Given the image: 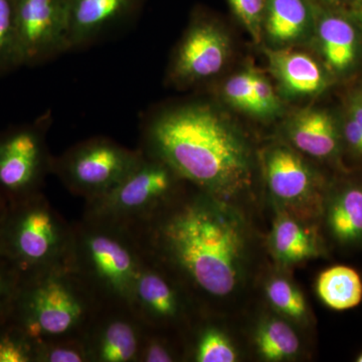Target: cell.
I'll return each mask as SVG.
<instances>
[{
    "instance_id": "5bb4252c",
    "label": "cell",
    "mask_w": 362,
    "mask_h": 362,
    "mask_svg": "<svg viewBox=\"0 0 362 362\" xmlns=\"http://www.w3.org/2000/svg\"><path fill=\"white\" fill-rule=\"evenodd\" d=\"M311 42L319 59L337 81L356 75L362 65V28L349 13L314 4Z\"/></svg>"
},
{
    "instance_id": "2e32d148",
    "label": "cell",
    "mask_w": 362,
    "mask_h": 362,
    "mask_svg": "<svg viewBox=\"0 0 362 362\" xmlns=\"http://www.w3.org/2000/svg\"><path fill=\"white\" fill-rule=\"evenodd\" d=\"M269 70L286 100L321 96L337 82L322 62L296 47H264Z\"/></svg>"
},
{
    "instance_id": "1f68e13d",
    "label": "cell",
    "mask_w": 362,
    "mask_h": 362,
    "mask_svg": "<svg viewBox=\"0 0 362 362\" xmlns=\"http://www.w3.org/2000/svg\"><path fill=\"white\" fill-rule=\"evenodd\" d=\"M235 18L246 28L255 44L263 42L266 0H228Z\"/></svg>"
},
{
    "instance_id": "8992f818",
    "label": "cell",
    "mask_w": 362,
    "mask_h": 362,
    "mask_svg": "<svg viewBox=\"0 0 362 362\" xmlns=\"http://www.w3.org/2000/svg\"><path fill=\"white\" fill-rule=\"evenodd\" d=\"M71 240V223L42 192L7 206L0 252L21 272L66 264Z\"/></svg>"
},
{
    "instance_id": "603a6c76",
    "label": "cell",
    "mask_w": 362,
    "mask_h": 362,
    "mask_svg": "<svg viewBox=\"0 0 362 362\" xmlns=\"http://www.w3.org/2000/svg\"><path fill=\"white\" fill-rule=\"evenodd\" d=\"M199 327L189 328L185 334L188 339L187 357L195 362H235L238 351L230 338L216 326L197 324Z\"/></svg>"
},
{
    "instance_id": "3957f363",
    "label": "cell",
    "mask_w": 362,
    "mask_h": 362,
    "mask_svg": "<svg viewBox=\"0 0 362 362\" xmlns=\"http://www.w3.org/2000/svg\"><path fill=\"white\" fill-rule=\"evenodd\" d=\"M101 306L77 274L64 264L21 272L8 321L35 341L83 337Z\"/></svg>"
},
{
    "instance_id": "83f0119b",
    "label": "cell",
    "mask_w": 362,
    "mask_h": 362,
    "mask_svg": "<svg viewBox=\"0 0 362 362\" xmlns=\"http://www.w3.org/2000/svg\"><path fill=\"white\" fill-rule=\"evenodd\" d=\"M35 362H90L83 337L35 341Z\"/></svg>"
},
{
    "instance_id": "8d00e7d4",
    "label": "cell",
    "mask_w": 362,
    "mask_h": 362,
    "mask_svg": "<svg viewBox=\"0 0 362 362\" xmlns=\"http://www.w3.org/2000/svg\"><path fill=\"white\" fill-rule=\"evenodd\" d=\"M356 361H357V362H362V354H359V356H357Z\"/></svg>"
},
{
    "instance_id": "d4e9b609",
    "label": "cell",
    "mask_w": 362,
    "mask_h": 362,
    "mask_svg": "<svg viewBox=\"0 0 362 362\" xmlns=\"http://www.w3.org/2000/svg\"><path fill=\"white\" fill-rule=\"evenodd\" d=\"M185 335L144 326L137 362H175L187 357Z\"/></svg>"
},
{
    "instance_id": "ffe728a7",
    "label": "cell",
    "mask_w": 362,
    "mask_h": 362,
    "mask_svg": "<svg viewBox=\"0 0 362 362\" xmlns=\"http://www.w3.org/2000/svg\"><path fill=\"white\" fill-rule=\"evenodd\" d=\"M299 218L281 209L274 221L272 251L275 258L284 265H296L317 258L324 252L318 233Z\"/></svg>"
},
{
    "instance_id": "8fae6325",
    "label": "cell",
    "mask_w": 362,
    "mask_h": 362,
    "mask_svg": "<svg viewBox=\"0 0 362 362\" xmlns=\"http://www.w3.org/2000/svg\"><path fill=\"white\" fill-rule=\"evenodd\" d=\"M14 20L23 66L71 51L68 0H14Z\"/></svg>"
},
{
    "instance_id": "30bf717a",
    "label": "cell",
    "mask_w": 362,
    "mask_h": 362,
    "mask_svg": "<svg viewBox=\"0 0 362 362\" xmlns=\"http://www.w3.org/2000/svg\"><path fill=\"white\" fill-rule=\"evenodd\" d=\"M267 188L283 211L298 218L313 216L326 197L325 180L297 150L273 144L262 154Z\"/></svg>"
},
{
    "instance_id": "7402d4cb",
    "label": "cell",
    "mask_w": 362,
    "mask_h": 362,
    "mask_svg": "<svg viewBox=\"0 0 362 362\" xmlns=\"http://www.w3.org/2000/svg\"><path fill=\"white\" fill-rule=\"evenodd\" d=\"M258 354L267 361H290L300 350V340L290 324L270 317L259 324L255 333Z\"/></svg>"
},
{
    "instance_id": "d6986e66",
    "label": "cell",
    "mask_w": 362,
    "mask_h": 362,
    "mask_svg": "<svg viewBox=\"0 0 362 362\" xmlns=\"http://www.w3.org/2000/svg\"><path fill=\"white\" fill-rule=\"evenodd\" d=\"M136 0H68L71 49L96 40L128 16Z\"/></svg>"
},
{
    "instance_id": "836d02e7",
    "label": "cell",
    "mask_w": 362,
    "mask_h": 362,
    "mask_svg": "<svg viewBox=\"0 0 362 362\" xmlns=\"http://www.w3.org/2000/svg\"><path fill=\"white\" fill-rule=\"evenodd\" d=\"M314 4L332 11L351 14L358 0H311Z\"/></svg>"
},
{
    "instance_id": "4fadbf2b",
    "label": "cell",
    "mask_w": 362,
    "mask_h": 362,
    "mask_svg": "<svg viewBox=\"0 0 362 362\" xmlns=\"http://www.w3.org/2000/svg\"><path fill=\"white\" fill-rule=\"evenodd\" d=\"M143 331L128 304L102 305L83 337L90 362H137Z\"/></svg>"
},
{
    "instance_id": "ac0fdd59",
    "label": "cell",
    "mask_w": 362,
    "mask_h": 362,
    "mask_svg": "<svg viewBox=\"0 0 362 362\" xmlns=\"http://www.w3.org/2000/svg\"><path fill=\"white\" fill-rule=\"evenodd\" d=\"M324 204L333 240L344 247L362 246V181L337 183L326 194Z\"/></svg>"
},
{
    "instance_id": "d590c367",
    "label": "cell",
    "mask_w": 362,
    "mask_h": 362,
    "mask_svg": "<svg viewBox=\"0 0 362 362\" xmlns=\"http://www.w3.org/2000/svg\"><path fill=\"white\" fill-rule=\"evenodd\" d=\"M7 206L0 201V237H1L2 226H4V216H6Z\"/></svg>"
},
{
    "instance_id": "e0dca14e",
    "label": "cell",
    "mask_w": 362,
    "mask_h": 362,
    "mask_svg": "<svg viewBox=\"0 0 362 362\" xmlns=\"http://www.w3.org/2000/svg\"><path fill=\"white\" fill-rule=\"evenodd\" d=\"M315 13L311 0H266L263 40L270 49L311 42Z\"/></svg>"
},
{
    "instance_id": "7c38bea8",
    "label": "cell",
    "mask_w": 362,
    "mask_h": 362,
    "mask_svg": "<svg viewBox=\"0 0 362 362\" xmlns=\"http://www.w3.org/2000/svg\"><path fill=\"white\" fill-rule=\"evenodd\" d=\"M232 54V40L218 21L199 16L188 26L171 59L168 81L192 87L223 71Z\"/></svg>"
},
{
    "instance_id": "d6a6232c",
    "label": "cell",
    "mask_w": 362,
    "mask_h": 362,
    "mask_svg": "<svg viewBox=\"0 0 362 362\" xmlns=\"http://www.w3.org/2000/svg\"><path fill=\"white\" fill-rule=\"evenodd\" d=\"M21 272L18 266L0 252V324L8 320Z\"/></svg>"
},
{
    "instance_id": "9a60e30c",
    "label": "cell",
    "mask_w": 362,
    "mask_h": 362,
    "mask_svg": "<svg viewBox=\"0 0 362 362\" xmlns=\"http://www.w3.org/2000/svg\"><path fill=\"white\" fill-rule=\"evenodd\" d=\"M283 134L302 156L342 166L343 144L339 113L320 106L293 112L285 119Z\"/></svg>"
},
{
    "instance_id": "5b68a950",
    "label": "cell",
    "mask_w": 362,
    "mask_h": 362,
    "mask_svg": "<svg viewBox=\"0 0 362 362\" xmlns=\"http://www.w3.org/2000/svg\"><path fill=\"white\" fill-rule=\"evenodd\" d=\"M185 185L188 183L164 162L143 152L135 168L118 185L85 201L82 216L134 230L185 194Z\"/></svg>"
},
{
    "instance_id": "f1b7e54d",
    "label": "cell",
    "mask_w": 362,
    "mask_h": 362,
    "mask_svg": "<svg viewBox=\"0 0 362 362\" xmlns=\"http://www.w3.org/2000/svg\"><path fill=\"white\" fill-rule=\"evenodd\" d=\"M35 341L11 321L0 324V362H35Z\"/></svg>"
},
{
    "instance_id": "e575fe53",
    "label": "cell",
    "mask_w": 362,
    "mask_h": 362,
    "mask_svg": "<svg viewBox=\"0 0 362 362\" xmlns=\"http://www.w3.org/2000/svg\"><path fill=\"white\" fill-rule=\"evenodd\" d=\"M350 16L358 23V25H361L362 28V0H358L356 8H354V11H352Z\"/></svg>"
},
{
    "instance_id": "9c48e42d",
    "label": "cell",
    "mask_w": 362,
    "mask_h": 362,
    "mask_svg": "<svg viewBox=\"0 0 362 362\" xmlns=\"http://www.w3.org/2000/svg\"><path fill=\"white\" fill-rule=\"evenodd\" d=\"M144 255L128 306L146 327L185 335L195 322L199 304L168 267Z\"/></svg>"
},
{
    "instance_id": "4dcf8cb0",
    "label": "cell",
    "mask_w": 362,
    "mask_h": 362,
    "mask_svg": "<svg viewBox=\"0 0 362 362\" xmlns=\"http://www.w3.org/2000/svg\"><path fill=\"white\" fill-rule=\"evenodd\" d=\"M255 69L247 66L230 76L223 83L221 96L223 102L235 110L250 114L252 100Z\"/></svg>"
},
{
    "instance_id": "7a4b0ae2",
    "label": "cell",
    "mask_w": 362,
    "mask_h": 362,
    "mask_svg": "<svg viewBox=\"0 0 362 362\" xmlns=\"http://www.w3.org/2000/svg\"><path fill=\"white\" fill-rule=\"evenodd\" d=\"M142 135L145 154L214 199L230 204L252 187L251 145L216 105L194 102L170 107L149 119Z\"/></svg>"
},
{
    "instance_id": "52a82bcc",
    "label": "cell",
    "mask_w": 362,
    "mask_h": 362,
    "mask_svg": "<svg viewBox=\"0 0 362 362\" xmlns=\"http://www.w3.org/2000/svg\"><path fill=\"white\" fill-rule=\"evenodd\" d=\"M142 150L126 148L106 138H92L52 161V173L71 194L85 201L109 192L135 168Z\"/></svg>"
},
{
    "instance_id": "44dd1931",
    "label": "cell",
    "mask_w": 362,
    "mask_h": 362,
    "mask_svg": "<svg viewBox=\"0 0 362 362\" xmlns=\"http://www.w3.org/2000/svg\"><path fill=\"white\" fill-rule=\"evenodd\" d=\"M317 294L326 306L335 311L356 308L362 300V280L358 272L347 266H334L320 274Z\"/></svg>"
},
{
    "instance_id": "ba28073f",
    "label": "cell",
    "mask_w": 362,
    "mask_h": 362,
    "mask_svg": "<svg viewBox=\"0 0 362 362\" xmlns=\"http://www.w3.org/2000/svg\"><path fill=\"white\" fill-rule=\"evenodd\" d=\"M49 115L0 134V201L6 206L40 194L52 173L47 147Z\"/></svg>"
},
{
    "instance_id": "6da1fadb",
    "label": "cell",
    "mask_w": 362,
    "mask_h": 362,
    "mask_svg": "<svg viewBox=\"0 0 362 362\" xmlns=\"http://www.w3.org/2000/svg\"><path fill=\"white\" fill-rule=\"evenodd\" d=\"M143 251L180 279L199 306L239 287L246 264L242 221L228 202L201 190L185 192L134 230Z\"/></svg>"
},
{
    "instance_id": "484cf974",
    "label": "cell",
    "mask_w": 362,
    "mask_h": 362,
    "mask_svg": "<svg viewBox=\"0 0 362 362\" xmlns=\"http://www.w3.org/2000/svg\"><path fill=\"white\" fill-rule=\"evenodd\" d=\"M266 297L271 306L286 318L303 322L308 317V306L303 293L288 279L272 278L267 283Z\"/></svg>"
},
{
    "instance_id": "277c9868",
    "label": "cell",
    "mask_w": 362,
    "mask_h": 362,
    "mask_svg": "<svg viewBox=\"0 0 362 362\" xmlns=\"http://www.w3.org/2000/svg\"><path fill=\"white\" fill-rule=\"evenodd\" d=\"M144 256L139 240L129 228L83 216L71 223L66 265L102 305L128 304Z\"/></svg>"
},
{
    "instance_id": "4316f807",
    "label": "cell",
    "mask_w": 362,
    "mask_h": 362,
    "mask_svg": "<svg viewBox=\"0 0 362 362\" xmlns=\"http://www.w3.org/2000/svg\"><path fill=\"white\" fill-rule=\"evenodd\" d=\"M23 66L14 20V0H0V74Z\"/></svg>"
},
{
    "instance_id": "cb8c5ba5",
    "label": "cell",
    "mask_w": 362,
    "mask_h": 362,
    "mask_svg": "<svg viewBox=\"0 0 362 362\" xmlns=\"http://www.w3.org/2000/svg\"><path fill=\"white\" fill-rule=\"evenodd\" d=\"M338 113L343 154L362 168V81L347 92Z\"/></svg>"
},
{
    "instance_id": "f546056e",
    "label": "cell",
    "mask_w": 362,
    "mask_h": 362,
    "mask_svg": "<svg viewBox=\"0 0 362 362\" xmlns=\"http://www.w3.org/2000/svg\"><path fill=\"white\" fill-rule=\"evenodd\" d=\"M282 112V98L279 95L278 90H275L267 76L255 69L250 115L261 120H271L277 118Z\"/></svg>"
}]
</instances>
